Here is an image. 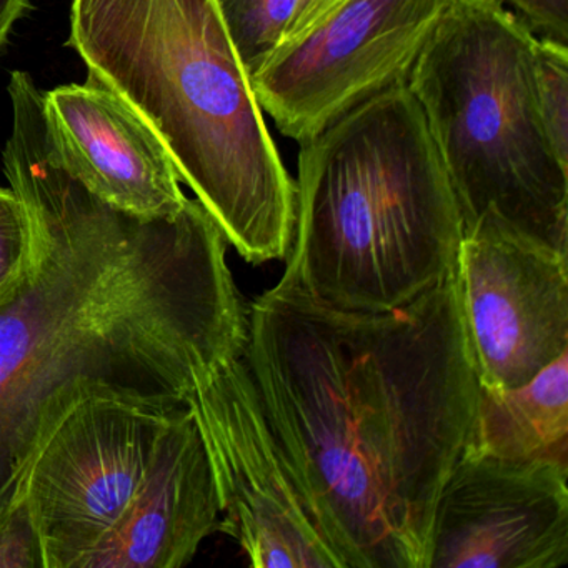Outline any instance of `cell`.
I'll return each instance as SVG.
<instances>
[{"mask_svg":"<svg viewBox=\"0 0 568 568\" xmlns=\"http://www.w3.org/2000/svg\"><path fill=\"white\" fill-rule=\"evenodd\" d=\"M4 174L31 225L24 271L0 291V510L32 454L79 398L185 405L215 368L242 357L248 312L227 239L189 199L141 217L99 199L62 165L44 91L11 72Z\"/></svg>","mask_w":568,"mask_h":568,"instance_id":"6da1fadb","label":"cell"},{"mask_svg":"<svg viewBox=\"0 0 568 568\" xmlns=\"http://www.w3.org/2000/svg\"><path fill=\"white\" fill-rule=\"evenodd\" d=\"M244 361L344 568H427L478 384L455 272L404 307L345 312L294 278L248 308Z\"/></svg>","mask_w":568,"mask_h":568,"instance_id":"7a4b0ae2","label":"cell"},{"mask_svg":"<svg viewBox=\"0 0 568 568\" xmlns=\"http://www.w3.org/2000/svg\"><path fill=\"white\" fill-rule=\"evenodd\" d=\"M68 48L154 129L242 258H287L295 181L215 0H72Z\"/></svg>","mask_w":568,"mask_h":568,"instance_id":"3957f363","label":"cell"},{"mask_svg":"<svg viewBox=\"0 0 568 568\" xmlns=\"http://www.w3.org/2000/svg\"><path fill=\"white\" fill-rule=\"evenodd\" d=\"M460 214L420 104L395 85L301 144L284 275L345 312L410 304L455 271Z\"/></svg>","mask_w":568,"mask_h":568,"instance_id":"277c9868","label":"cell"},{"mask_svg":"<svg viewBox=\"0 0 568 568\" xmlns=\"http://www.w3.org/2000/svg\"><path fill=\"white\" fill-rule=\"evenodd\" d=\"M535 39L501 0H455L407 85L464 235L490 222L568 254V165L538 109Z\"/></svg>","mask_w":568,"mask_h":568,"instance_id":"5b68a950","label":"cell"},{"mask_svg":"<svg viewBox=\"0 0 568 568\" xmlns=\"http://www.w3.org/2000/svg\"><path fill=\"white\" fill-rule=\"evenodd\" d=\"M184 407L91 394L49 428L12 497L31 510L45 568H78L112 530Z\"/></svg>","mask_w":568,"mask_h":568,"instance_id":"8992f818","label":"cell"},{"mask_svg":"<svg viewBox=\"0 0 568 568\" xmlns=\"http://www.w3.org/2000/svg\"><path fill=\"white\" fill-rule=\"evenodd\" d=\"M185 405L211 464L219 530L257 568H344L322 534L275 435L244 355L199 382Z\"/></svg>","mask_w":568,"mask_h":568,"instance_id":"52a82bcc","label":"cell"},{"mask_svg":"<svg viewBox=\"0 0 568 568\" xmlns=\"http://www.w3.org/2000/svg\"><path fill=\"white\" fill-rule=\"evenodd\" d=\"M455 0H345L251 78L264 114L298 145L362 102L407 84Z\"/></svg>","mask_w":568,"mask_h":568,"instance_id":"ba28073f","label":"cell"},{"mask_svg":"<svg viewBox=\"0 0 568 568\" xmlns=\"http://www.w3.org/2000/svg\"><path fill=\"white\" fill-rule=\"evenodd\" d=\"M455 285L481 387H520L568 354V254L488 222L462 239Z\"/></svg>","mask_w":568,"mask_h":568,"instance_id":"9c48e42d","label":"cell"},{"mask_svg":"<svg viewBox=\"0 0 568 568\" xmlns=\"http://www.w3.org/2000/svg\"><path fill=\"white\" fill-rule=\"evenodd\" d=\"M568 467L462 454L435 505L427 568L568 564Z\"/></svg>","mask_w":568,"mask_h":568,"instance_id":"30bf717a","label":"cell"},{"mask_svg":"<svg viewBox=\"0 0 568 568\" xmlns=\"http://www.w3.org/2000/svg\"><path fill=\"white\" fill-rule=\"evenodd\" d=\"M49 138L65 169L102 201L141 217H172L185 197L154 129L95 79L44 92Z\"/></svg>","mask_w":568,"mask_h":568,"instance_id":"8fae6325","label":"cell"},{"mask_svg":"<svg viewBox=\"0 0 568 568\" xmlns=\"http://www.w3.org/2000/svg\"><path fill=\"white\" fill-rule=\"evenodd\" d=\"M219 525L211 464L185 405L128 510L78 568H182Z\"/></svg>","mask_w":568,"mask_h":568,"instance_id":"7c38bea8","label":"cell"},{"mask_svg":"<svg viewBox=\"0 0 568 568\" xmlns=\"http://www.w3.org/2000/svg\"><path fill=\"white\" fill-rule=\"evenodd\" d=\"M462 454L568 467V354L520 387L480 385Z\"/></svg>","mask_w":568,"mask_h":568,"instance_id":"4fadbf2b","label":"cell"},{"mask_svg":"<svg viewBox=\"0 0 568 568\" xmlns=\"http://www.w3.org/2000/svg\"><path fill=\"white\" fill-rule=\"evenodd\" d=\"M345 0H215L248 78L314 31Z\"/></svg>","mask_w":568,"mask_h":568,"instance_id":"5bb4252c","label":"cell"},{"mask_svg":"<svg viewBox=\"0 0 568 568\" xmlns=\"http://www.w3.org/2000/svg\"><path fill=\"white\" fill-rule=\"evenodd\" d=\"M535 84L538 109L551 148L568 165V49L564 42L535 39Z\"/></svg>","mask_w":568,"mask_h":568,"instance_id":"9a60e30c","label":"cell"},{"mask_svg":"<svg viewBox=\"0 0 568 568\" xmlns=\"http://www.w3.org/2000/svg\"><path fill=\"white\" fill-rule=\"evenodd\" d=\"M0 568H45L41 535L22 498L0 510Z\"/></svg>","mask_w":568,"mask_h":568,"instance_id":"2e32d148","label":"cell"},{"mask_svg":"<svg viewBox=\"0 0 568 568\" xmlns=\"http://www.w3.org/2000/svg\"><path fill=\"white\" fill-rule=\"evenodd\" d=\"M31 255V225L21 199L0 187V291L24 271Z\"/></svg>","mask_w":568,"mask_h":568,"instance_id":"e0dca14e","label":"cell"},{"mask_svg":"<svg viewBox=\"0 0 568 568\" xmlns=\"http://www.w3.org/2000/svg\"><path fill=\"white\" fill-rule=\"evenodd\" d=\"M514 6L518 16L537 34L568 42V0H501Z\"/></svg>","mask_w":568,"mask_h":568,"instance_id":"ac0fdd59","label":"cell"},{"mask_svg":"<svg viewBox=\"0 0 568 568\" xmlns=\"http://www.w3.org/2000/svg\"><path fill=\"white\" fill-rule=\"evenodd\" d=\"M31 0H0V54L8 45L16 24L31 12Z\"/></svg>","mask_w":568,"mask_h":568,"instance_id":"d6986e66","label":"cell"}]
</instances>
